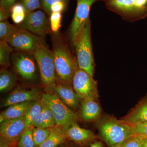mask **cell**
Listing matches in <instances>:
<instances>
[{
    "label": "cell",
    "instance_id": "cell-27",
    "mask_svg": "<svg viewBox=\"0 0 147 147\" xmlns=\"http://www.w3.org/2000/svg\"><path fill=\"white\" fill-rule=\"evenodd\" d=\"M33 126L28 127L21 135L17 147H35L32 135Z\"/></svg>",
    "mask_w": 147,
    "mask_h": 147
},
{
    "label": "cell",
    "instance_id": "cell-23",
    "mask_svg": "<svg viewBox=\"0 0 147 147\" xmlns=\"http://www.w3.org/2000/svg\"><path fill=\"white\" fill-rule=\"evenodd\" d=\"M26 9L20 3H15L10 9V16L14 24H20L27 15Z\"/></svg>",
    "mask_w": 147,
    "mask_h": 147
},
{
    "label": "cell",
    "instance_id": "cell-20",
    "mask_svg": "<svg viewBox=\"0 0 147 147\" xmlns=\"http://www.w3.org/2000/svg\"><path fill=\"white\" fill-rule=\"evenodd\" d=\"M66 139L65 131L56 125L52 127L51 133L47 139L38 147H58Z\"/></svg>",
    "mask_w": 147,
    "mask_h": 147
},
{
    "label": "cell",
    "instance_id": "cell-2",
    "mask_svg": "<svg viewBox=\"0 0 147 147\" xmlns=\"http://www.w3.org/2000/svg\"><path fill=\"white\" fill-rule=\"evenodd\" d=\"M55 60L57 82L71 84L78 67L67 47L61 42H56L53 51Z\"/></svg>",
    "mask_w": 147,
    "mask_h": 147
},
{
    "label": "cell",
    "instance_id": "cell-22",
    "mask_svg": "<svg viewBox=\"0 0 147 147\" xmlns=\"http://www.w3.org/2000/svg\"><path fill=\"white\" fill-rule=\"evenodd\" d=\"M41 96L32 102L25 115L26 125L32 126L34 121L39 115L42 108Z\"/></svg>",
    "mask_w": 147,
    "mask_h": 147
},
{
    "label": "cell",
    "instance_id": "cell-25",
    "mask_svg": "<svg viewBox=\"0 0 147 147\" xmlns=\"http://www.w3.org/2000/svg\"><path fill=\"white\" fill-rule=\"evenodd\" d=\"M52 131V128H42L33 127V138L35 147H38L42 144L49 137Z\"/></svg>",
    "mask_w": 147,
    "mask_h": 147
},
{
    "label": "cell",
    "instance_id": "cell-3",
    "mask_svg": "<svg viewBox=\"0 0 147 147\" xmlns=\"http://www.w3.org/2000/svg\"><path fill=\"white\" fill-rule=\"evenodd\" d=\"M41 100L50 108L55 119L56 125L65 131L77 123V115L65 104L51 89L45 90Z\"/></svg>",
    "mask_w": 147,
    "mask_h": 147
},
{
    "label": "cell",
    "instance_id": "cell-13",
    "mask_svg": "<svg viewBox=\"0 0 147 147\" xmlns=\"http://www.w3.org/2000/svg\"><path fill=\"white\" fill-rule=\"evenodd\" d=\"M42 91L41 89L38 88L30 89L16 88L3 99L1 102V108L36 100L41 96Z\"/></svg>",
    "mask_w": 147,
    "mask_h": 147
},
{
    "label": "cell",
    "instance_id": "cell-8",
    "mask_svg": "<svg viewBox=\"0 0 147 147\" xmlns=\"http://www.w3.org/2000/svg\"><path fill=\"white\" fill-rule=\"evenodd\" d=\"M11 61L14 70L22 79L27 82L36 79L37 65L33 54L26 52L13 53Z\"/></svg>",
    "mask_w": 147,
    "mask_h": 147
},
{
    "label": "cell",
    "instance_id": "cell-18",
    "mask_svg": "<svg viewBox=\"0 0 147 147\" xmlns=\"http://www.w3.org/2000/svg\"><path fill=\"white\" fill-rule=\"evenodd\" d=\"M42 101L41 112L34 121L32 126L42 128H52L56 126L55 119L50 108Z\"/></svg>",
    "mask_w": 147,
    "mask_h": 147
},
{
    "label": "cell",
    "instance_id": "cell-1",
    "mask_svg": "<svg viewBox=\"0 0 147 147\" xmlns=\"http://www.w3.org/2000/svg\"><path fill=\"white\" fill-rule=\"evenodd\" d=\"M96 125L99 137L108 147H119L135 135L131 125L111 116L100 117L96 121Z\"/></svg>",
    "mask_w": 147,
    "mask_h": 147
},
{
    "label": "cell",
    "instance_id": "cell-36",
    "mask_svg": "<svg viewBox=\"0 0 147 147\" xmlns=\"http://www.w3.org/2000/svg\"><path fill=\"white\" fill-rule=\"evenodd\" d=\"M90 147H104L103 144L101 142H95L90 144Z\"/></svg>",
    "mask_w": 147,
    "mask_h": 147
},
{
    "label": "cell",
    "instance_id": "cell-4",
    "mask_svg": "<svg viewBox=\"0 0 147 147\" xmlns=\"http://www.w3.org/2000/svg\"><path fill=\"white\" fill-rule=\"evenodd\" d=\"M73 44L78 67L93 77L94 62L92 51L90 19L85 24Z\"/></svg>",
    "mask_w": 147,
    "mask_h": 147
},
{
    "label": "cell",
    "instance_id": "cell-37",
    "mask_svg": "<svg viewBox=\"0 0 147 147\" xmlns=\"http://www.w3.org/2000/svg\"><path fill=\"white\" fill-rule=\"evenodd\" d=\"M142 138V147H147V138Z\"/></svg>",
    "mask_w": 147,
    "mask_h": 147
},
{
    "label": "cell",
    "instance_id": "cell-29",
    "mask_svg": "<svg viewBox=\"0 0 147 147\" xmlns=\"http://www.w3.org/2000/svg\"><path fill=\"white\" fill-rule=\"evenodd\" d=\"M20 3L25 7L27 14L41 8V0H20Z\"/></svg>",
    "mask_w": 147,
    "mask_h": 147
},
{
    "label": "cell",
    "instance_id": "cell-12",
    "mask_svg": "<svg viewBox=\"0 0 147 147\" xmlns=\"http://www.w3.org/2000/svg\"><path fill=\"white\" fill-rule=\"evenodd\" d=\"M47 20L44 11L38 10L27 14L19 28L37 35L45 34L47 30Z\"/></svg>",
    "mask_w": 147,
    "mask_h": 147
},
{
    "label": "cell",
    "instance_id": "cell-21",
    "mask_svg": "<svg viewBox=\"0 0 147 147\" xmlns=\"http://www.w3.org/2000/svg\"><path fill=\"white\" fill-rule=\"evenodd\" d=\"M17 77L13 71L3 69L0 72V91L4 93L9 91L16 85Z\"/></svg>",
    "mask_w": 147,
    "mask_h": 147
},
{
    "label": "cell",
    "instance_id": "cell-7",
    "mask_svg": "<svg viewBox=\"0 0 147 147\" xmlns=\"http://www.w3.org/2000/svg\"><path fill=\"white\" fill-rule=\"evenodd\" d=\"M72 84L74 89L82 100L98 99L97 82L86 71L78 68L74 74Z\"/></svg>",
    "mask_w": 147,
    "mask_h": 147
},
{
    "label": "cell",
    "instance_id": "cell-6",
    "mask_svg": "<svg viewBox=\"0 0 147 147\" xmlns=\"http://www.w3.org/2000/svg\"><path fill=\"white\" fill-rule=\"evenodd\" d=\"M106 5L109 10L129 21L147 16V0H108Z\"/></svg>",
    "mask_w": 147,
    "mask_h": 147
},
{
    "label": "cell",
    "instance_id": "cell-30",
    "mask_svg": "<svg viewBox=\"0 0 147 147\" xmlns=\"http://www.w3.org/2000/svg\"><path fill=\"white\" fill-rule=\"evenodd\" d=\"M119 147H142V138L134 135L127 139Z\"/></svg>",
    "mask_w": 147,
    "mask_h": 147
},
{
    "label": "cell",
    "instance_id": "cell-24",
    "mask_svg": "<svg viewBox=\"0 0 147 147\" xmlns=\"http://www.w3.org/2000/svg\"><path fill=\"white\" fill-rule=\"evenodd\" d=\"M12 47L7 40L0 42V64L5 67H9L11 64L10 54L12 52Z\"/></svg>",
    "mask_w": 147,
    "mask_h": 147
},
{
    "label": "cell",
    "instance_id": "cell-16",
    "mask_svg": "<svg viewBox=\"0 0 147 147\" xmlns=\"http://www.w3.org/2000/svg\"><path fill=\"white\" fill-rule=\"evenodd\" d=\"M97 100L92 99L81 100L80 115L86 121H97L100 117L101 108Z\"/></svg>",
    "mask_w": 147,
    "mask_h": 147
},
{
    "label": "cell",
    "instance_id": "cell-19",
    "mask_svg": "<svg viewBox=\"0 0 147 147\" xmlns=\"http://www.w3.org/2000/svg\"><path fill=\"white\" fill-rule=\"evenodd\" d=\"M33 101H27L8 106L1 113L0 116H2L5 120L20 118L24 117Z\"/></svg>",
    "mask_w": 147,
    "mask_h": 147
},
{
    "label": "cell",
    "instance_id": "cell-15",
    "mask_svg": "<svg viewBox=\"0 0 147 147\" xmlns=\"http://www.w3.org/2000/svg\"><path fill=\"white\" fill-rule=\"evenodd\" d=\"M65 134L67 139L81 146L90 144L97 138L92 131L80 127L77 123H74L68 129Z\"/></svg>",
    "mask_w": 147,
    "mask_h": 147
},
{
    "label": "cell",
    "instance_id": "cell-17",
    "mask_svg": "<svg viewBox=\"0 0 147 147\" xmlns=\"http://www.w3.org/2000/svg\"><path fill=\"white\" fill-rule=\"evenodd\" d=\"M121 119L131 126L147 122V100L140 102Z\"/></svg>",
    "mask_w": 147,
    "mask_h": 147
},
{
    "label": "cell",
    "instance_id": "cell-32",
    "mask_svg": "<svg viewBox=\"0 0 147 147\" xmlns=\"http://www.w3.org/2000/svg\"><path fill=\"white\" fill-rule=\"evenodd\" d=\"M66 6V3L64 2L60 1L55 3L50 7V13L52 12L61 13V12H62L65 8Z\"/></svg>",
    "mask_w": 147,
    "mask_h": 147
},
{
    "label": "cell",
    "instance_id": "cell-31",
    "mask_svg": "<svg viewBox=\"0 0 147 147\" xmlns=\"http://www.w3.org/2000/svg\"><path fill=\"white\" fill-rule=\"evenodd\" d=\"M131 127L135 135L147 138V122L132 125Z\"/></svg>",
    "mask_w": 147,
    "mask_h": 147
},
{
    "label": "cell",
    "instance_id": "cell-5",
    "mask_svg": "<svg viewBox=\"0 0 147 147\" xmlns=\"http://www.w3.org/2000/svg\"><path fill=\"white\" fill-rule=\"evenodd\" d=\"M33 55L39 70L41 82L45 89H50L57 82L53 52L42 42L36 47Z\"/></svg>",
    "mask_w": 147,
    "mask_h": 147
},
{
    "label": "cell",
    "instance_id": "cell-10",
    "mask_svg": "<svg viewBox=\"0 0 147 147\" xmlns=\"http://www.w3.org/2000/svg\"><path fill=\"white\" fill-rule=\"evenodd\" d=\"M12 49L33 54L40 43V38L28 31L19 28L7 39Z\"/></svg>",
    "mask_w": 147,
    "mask_h": 147
},
{
    "label": "cell",
    "instance_id": "cell-14",
    "mask_svg": "<svg viewBox=\"0 0 147 147\" xmlns=\"http://www.w3.org/2000/svg\"><path fill=\"white\" fill-rule=\"evenodd\" d=\"M50 89L52 90L59 98L71 109L76 110L80 106L82 99L71 84L57 82Z\"/></svg>",
    "mask_w": 147,
    "mask_h": 147
},
{
    "label": "cell",
    "instance_id": "cell-9",
    "mask_svg": "<svg viewBox=\"0 0 147 147\" xmlns=\"http://www.w3.org/2000/svg\"><path fill=\"white\" fill-rule=\"evenodd\" d=\"M27 127L25 116L20 118L5 120L0 125V142L9 147L17 146Z\"/></svg>",
    "mask_w": 147,
    "mask_h": 147
},
{
    "label": "cell",
    "instance_id": "cell-34",
    "mask_svg": "<svg viewBox=\"0 0 147 147\" xmlns=\"http://www.w3.org/2000/svg\"><path fill=\"white\" fill-rule=\"evenodd\" d=\"M16 0H0V7L5 10L10 11L15 4Z\"/></svg>",
    "mask_w": 147,
    "mask_h": 147
},
{
    "label": "cell",
    "instance_id": "cell-26",
    "mask_svg": "<svg viewBox=\"0 0 147 147\" xmlns=\"http://www.w3.org/2000/svg\"><path fill=\"white\" fill-rule=\"evenodd\" d=\"M10 24L7 20L0 22V40L1 41L7 40L19 29Z\"/></svg>",
    "mask_w": 147,
    "mask_h": 147
},
{
    "label": "cell",
    "instance_id": "cell-39",
    "mask_svg": "<svg viewBox=\"0 0 147 147\" xmlns=\"http://www.w3.org/2000/svg\"><path fill=\"white\" fill-rule=\"evenodd\" d=\"M105 1H108V0H105Z\"/></svg>",
    "mask_w": 147,
    "mask_h": 147
},
{
    "label": "cell",
    "instance_id": "cell-38",
    "mask_svg": "<svg viewBox=\"0 0 147 147\" xmlns=\"http://www.w3.org/2000/svg\"><path fill=\"white\" fill-rule=\"evenodd\" d=\"M0 147H9L7 145L1 142H0Z\"/></svg>",
    "mask_w": 147,
    "mask_h": 147
},
{
    "label": "cell",
    "instance_id": "cell-28",
    "mask_svg": "<svg viewBox=\"0 0 147 147\" xmlns=\"http://www.w3.org/2000/svg\"><path fill=\"white\" fill-rule=\"evenodd\" d=\"M62 17V15L61 12H52L50 13V27L54 32H57L61 26Z\"/></svg>",
    "mask_w": 147,
    "mask_h": 147
},
{
    "label": "cell",
    "instance_id": "cell-11",
    "mask_svg": "<svg viewBox=\"0 0 147 147\" xmlns=\"http://www.w3.org/2000/svg\"><path fill=\"white\" fill-rule=\"evenodd\" d=\"M98 1L76 0V11L69 29V36L73 43L85 24L89 20L90 11L92 5Z\"/></svg>",
    "mask_w": 147,
    "mask_h": 147
},
{
    "label": "cell",
    "instance_id": "cell-35",
    "mask_svg": "<svg viewBox=\"0 0 147 147\" xmlns=\"http://www.w3.org/2000/svg\"><path fill=\"white\" fill-rule=\"evenodd\" d=\"M10 16V11L6 10L0 7V21H6Z\"/></svg>",
    "mask_w": 147,
    "mask_h": 147
},
{
    "label": "cell",
    "instance_id": "cell-33",
    "mask_svg": "<svg viewBox=\"0 0 147 147\" xmlns=\"http://www.w3.org/2000/svg\"><path fill=\"white\" fill-rule=\"evenodd\" d=\"M68 0H41L42 6L44 10L49 14H50V7L53 4L58 2L63 1L67 3Z\"/></svg>",
    "mask_w": 147,
    "mask_h": 147
}]
</instances>
